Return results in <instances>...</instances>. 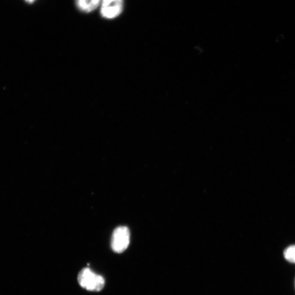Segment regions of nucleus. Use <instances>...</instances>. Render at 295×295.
Segmentation results:
<instances>
[{"label":"nucleus","instance_id":"nucleus-1","mask_svg":"<svg viewBox=\"0 0 295 295\" xmlns=\"http://www.w3.org/2000/svg\"><path fill=\"white\" fill-rule=\"evenodd\" d=\"M79 284L85 289L100 291L103 288L105 281L101 275L92 271L89 268H83L78 275Z\"/></svg>","mask_w":295,"mask_h":295},{"label":"nucleus","instance_id":"nucleus-2","mask_svg":"<svg viewBox=\"0 0 295 295\" xmlns=\"http://www.w3.org/2000/svg\"><path fill=\"white\" fill-rule=\"evenodd\" d=\"M130 233L126 226L116 228L111 240V247L116 253H122L128 248L130 244Z\"/></svg>","mask_w":295,"mask_h":295},{"label":"nucleus","instance_id":"nucleus-3","mask_svg":"<svg viewBox=\"0 0 295 295\" xmlns=\"http://www.w3.org/2000/svg\"><path fill=\"white\" fill-rule=\"evenodd\" d=\"M123 0H102L101 14L106 19H113L120 16L123 11Z\"/></svg>","mask_w":295,"mask_h":295},{"label":"nucleus","instance_id":"nucleus-4","mask_svg":"<svg viewBox=\"0 0 295 295\" xmlns=\"http://www.w3.org/2000/svg\"><path fill=\"white\" fill-rule=\"evenodd\" d=\"M101 0H76L78 8L82 11L90 12L97 8Z\"/></svg>","mask_w":295,"mask_h":295},{"label":"nucleus","instance_id":"nucleus-5","mask_svg":"<svg viewBox=\"0 0 295 295\" xmlns=\"http://www.w3.org/2000/svg\"><path fill=\"white\" fill-rule=\"evenodd\" d=\"M284 255L287 261L295 264V246L287 248L284 252Z\"/></svg>","mask_w":295,"mask_h":295},{"label":"nucleus","instance_id":"nucleus-6","mask_svg":"<svg viewBox=\"0 0 295 295\" xmlns=\"http://www.w3.org/2000/svg\"><path fill=\"white\" fill-rule=\"evenodd\" d=\"M26 1L29 3H32L34 2L35 0H26Z\"/></svg>","mask_w":295,"mask_h":295}]
</instances>
